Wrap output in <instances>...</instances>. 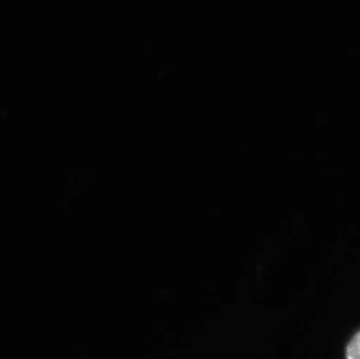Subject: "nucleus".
<instances>
[{"instance_id":"f257e3e1","label":"nucleus","mask_w":360,"mask_h":359,"mask_svg":"<svg viewBox=\"0 0 360 359\" xmlns=\"http://www.w3.org/2000/svg\"><path fill=\"white\" fill-rule=\"evenodd\" d=\"M347 359H360V332L347 346Z\"/></svg>"}]
</instances>
